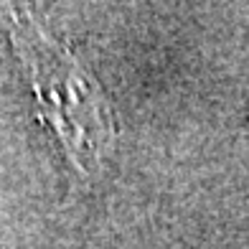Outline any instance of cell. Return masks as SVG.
Returning <instances> with one entry per match:
<instances>
[{
    "label": "cell",
    "mask_w": 249,
    "mask_h": 249,
    "mask_svg": "<svg viewBox=\"0 0 249 249\" xmlns=\"http://www.w3.org/2000/svg\"><path fill=\"white\" fill-rule=\"evenodd\" d=\"M10 41L36 99V117L59 138L74 171L94 176L117 145L115 107L102 84L26 10L10 13Z\"/></svg>",
    "instance_id": "6da1fadb"
}]
</instances>
